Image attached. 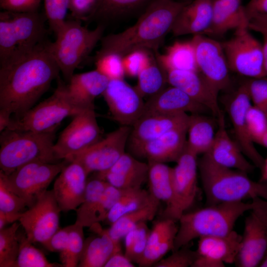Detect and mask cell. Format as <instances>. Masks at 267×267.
Instances as JSON below:
<instances>
[{
	"mask_svg": "<svg viewBox=\"0 0 267 267\" xmlns=\"http://www.w3.org/2000/svg\"><path fill=\"white\" fill-rule=\"evenodd\" d=\"M259 144H261L267 148V132L263 137Z\"/></svg>",
	"mask_w": 267,
	"mask_h": 267,
	"instance_id": "obj_61",
	"label": "cell"
},
{
	"mask_svg": "<svg viewBox=\"0 0 267 267\" xmlns=\"http://www.w3.org/2000/svg\"><path fill=\"white\" fill-rule=\"evenodd\" d=\"M20 223L15 222L0 230V267H14L17 258L20 239L18 230Z\"/></svg>",
	"mask_w": 267,
	"mask_h": 267,
	"instance_id": "obj_40",
	"label": "cell"
},
{
	"mask_svg": "<svg viewBox=\"0 0 267 267\" xmlns=\"http://www.w3.org/2000/svg\"><path fill=\"white\" fill-rule=\"evenodd\" d=\"M70 0H44V14L50 29L55 34L65 22Z\"/></svg>",
	"mask_w": 267,
	"mask_h": 267,
	"instance_id": "obj_46",
	"label": "cell"
},
{
	"mask_svg": "<svg viewBox=\"0 0 267 267\" xmlns=\"http://www.w3.org/2000/svg\"><path fill=\"white\" fill-rule=\"evenodd\" d=\"M149 165L131 154L125 153L108 170L97 178L121 189L141 188L147 181Z\"/></svg>",
	"mask_w": 267,
	"mask_h": 267,
	"instance_id": "obj_25",
	"label": "cell"
},
{
	"mask_svg": "<svg viewBox=\"0 0 267 267\" xmlns=\"http://www.w3.org/2000/svg\"><path fill=\"white\" fill-rule=\"evenodd\" d=\"M148 164L149 192L160 202L165 203L167 208L173 200L172 168L163 163Z\"/></svg>",
	"mask_w": 267,
	"mask_h": 267,
	"instance_id": "obj_36",
	"label": "cell"
},
{
	"mask_svg": "<svg viewBox=\"0 0 267 267\" xmlns=\"http://www.w3.org/2000/svg\"><path fill=\"white\" fill-rule=\"evenodd\" d=\"M125 189L116 188L108 183L102 194L95 216V223L103 222L108 213L119 199Z\"/></svg>",
	"mask_w": 267,
	"mask_h": 267,
	"instance_id": "obj_51",
	"label": "cell"
},
{
	"mask_svg": "<svg viewBox=\"0 0 267 267\" xmlns=\"http://www.w3.org/2000/svg\"><path fill=\"white\" fill-rule=\"evenodd\" d=\"M259 266L261 267H267V246L265 257Z\"/></svg>",
	"mask_w": 267,
	"mask_h": 267,
	"instance_id": "obj_62",
	"label": "cell"
},
{
	"mask_svg": "<svg viewBox=\"0 0 267 267\" xmlns=\"http://www.w3.org/2000/svg\"><path fill=\"white\" fill-rule=\"evenodd\" d=\"M187 113L143 114L131 127L128 144L130 152L173 130L187 126Z\"/></svg>",
	"mask_w": 267,
	"mask_h": 267,
	"instance_id": "obj_22",
	"label": "cell"
},
{
	"mask_svg": "<svg viewBox=\"0 0 267 267\" xmlns=\"http://www.w3.org/2000/svg\"><path fill=\"white\" fill-rule=\"evenodd\" d=\"M108 183L96 178L88 181L83 202L76 211L75 223L84 227H90L95 223V216L102 194Z\"/></svg>",
	"mask_w": 267,
	"mask_h": 267,
	"instance_id": "obj_37",
	"label": "cell"
},
{
	"mask_svg": "<svg viewBox=\"0 0 267 267\" xmlns=\"http://www.w3.org/2000/svg\"><path fill=\"white\" fill-rule=\"evenodd\" d=\"M252 105L245 82L226 98L224 107L233 127L236 142L243 153L260 170L265 158L254 145L248 132L246 115Z\"/></svg>",
	"mask_w": 267,
	"mask_h": 267,
	"instance_id": "obj_17",
	"label": "cell"
},
{
	"mask_svg": "<svg viewBox=\"0 0 267 267\" xmlns=\"http://www.w3.org/2000/svg\"><path fill=\"white\" fill-rule=\"evenodd\" d=\"M69 226L68 245L60 254V259L63 267H78L85 242L84 227L76 223Z\"/></svg>",
	"mask_w": 267,
	"mask_h": 267,
	"instance_id": "obj_43",
	"label": "cell"
},
{
	"mask_svg": "<svg viewBox=\"0 0 267 267\" xmlns=\"http://www.w3.org/2000/svg\"><path fill=\"white\" fill-rule=\"evenodd\" d=\"M156 59L165 72L169 70L199 71L191 40L176 41L163 54L155 53Z\"/></svg>",
	"mask_w": 267,
	"mask_h": 267,
	"instance_id": "obj_33",
	"label": "cell"
},
{
	"mask_svg": "<svg viewBox=\"0 0 267 267\" xmlns=\"http://www.w3.org/2000/svg\"><path fill=\"white\" fill-rule=\"evenodd\" d=\"M188 245L173 251L171 255L166 258H163L153 267H192L196 259L197 253L196 251L190 249Z\"/></svg>",
	"mask_w": 267,
	"mask_h": 267,
	"instance_id": "obj_49",
	"label": "cell"
},
{
	"mask_svg": "<svg viewBox=\"0 0 267 267\" xmlns=\"http://www.w3.org/2000/svg\"><path fill=\"white\" fill-rule=\"evenodd\" d=\"M89 228L97 235L89 236L85 240L78 267H104L114 252L121 249L120 242H114L107 229L102 228L99 222L94 223Z\"/></svg>",
	"mask_w": 267,
	"mask_h": 267,
	"instance_id": "obj_30",
	"label": "cell"
},
{
	"mask_svg": "<svg viewBox=\"0 0 267 267\" xmlns=\"http://www.w3.org/2000/svg\"><path fill=\"white\" fill-rule=\"evenodd\" d=\"M156 0H99L92 20L109 21L134 15L139 16Z\"/></svg>",
	"mask_w": 267,
	"mask_h": 267,
	"instance_id": "obj_35",
	"label": "cell"
},
{
	"mask_svg": "<svg viewBox=\"0 0 267 267\" xmlns=\"http://www.w3.org/2000/svg\"><path fill=\"white\" fill-rule=\"evenodd\" d=\"M178 228L176 222L171 219L161 218L155 221L138 266H153L169 252L173 251Z\"/></svg>",
	"mask_w": 267,
	"mask_h": 267,
	"instance_id": "obj_27",
	"label": "cell"
},
{
	"mask_svg": "<svg viewBox=\"0 0 267 267\" xmlns=\"http://www.w3.org/2000/svg\"><path fill=\"white\" fill-rule=\"evenodd\" d=\"M105 26L100 24L93 29L82 21L66 20L55 34L54 42H47L48 51L60 72L68 82L75 70L89 56L103 37Z\"/></svg>",
	"mask_w": 267,
	"mask_h": 267,
	"instance_id": "obj_6",
	"label": "cell"
},
{
	"mask_svg": "<svg viewBox=\"0 0 267 267\" xmlns=\"http://www.w3.org/2000/svg\"><path fill=\"white\" fill-rule=\"evenodd\" d=\"M187 134V149L196 156L204 154L210 149L215 138L214 121L203 114H190Z\"/></svg>",
	"mask_w": 267,
	"mask_h": 267,
	"instance_id": "obj_32",
	"label": "cell"
},
{
	"mask_svg": "<svg viewBox=\"0 0 267 267\" xmlns=\"http://www.w3.org/2000/svg\"><path fill=\"white\" fill-rule=\"evenodd\" d=\"M210 112L179 89L165 87L145 102L143 114L152 113L205 114Z\"/></svg>",
	"mask_w": 267,
	"mask_h": 267,
	"instance_id": "obj_26",
	"label": "cell"
},
{
	"mask_svg": "<svg viewBox=\"0 0 267 267\" xmlns=\"http://www.w3.org/2000/svg\"><path fill=\"white\" fill-rule=\"evenodd\" d=\"M95 69L109 80L124 79L123 56L113 52L97 51L94 56Z\"/></svg>",
	"mask_w": 267,
	"mask_h": 267,
	"instance_id": "obj_44",
	"label": "cell"
},
{
	"mask_svg": "<svg viewBox=\"0 0 267 267\" xmlns=\"http://www.w3.org/2000/svg\"><path fill=\"white\" fill-rule=\"evenodd\" d=\"M26 208L28 207L25 201L0 180V212L5 215L8 223L19 221Z\"/></svg>",
	"mask_w": 267,
	"mask_h": 267,
	"instance_id": "obj_45",
	"label": "cell"
},
{
	"mask_svg": "<svg viewBox=\"0 0 267 267\" xmlns=\"http://www.w3.org/2000/svg\"><path fill=\"white\" fill-rule=\"evenodd\" d=\"M69 225L59 228L42 244L49 251L61 254L67 248L69 240Z\"/></svg>",
	"mask_w": 267,
	"mask_h": 267,
	"instance_id": "obj_54",
	"label": "cell"
},
{
	"mask_svg": "<svg viewBox=\"0 0 267 267\" xmlns=\"http://www.w3.org/2000/svg\"><path fill=\"white\" fill-rule=\"evenodd\" d=\"M187 126L170 131L131 151L138 159L150 163L176 162L186 146Z\"/></svg>",
	"mask_w": 267,
	"mask_h": 267,
	"instance_id": "obj_23",
	"label": "cell"
},
{
	"mask_svg": "<svg viewBox=\"0 0 267 267\" xmlns=\"http://www.w3.org/2000/svg\"><path fill=\"white\" fill-rule=\"evenodd\" d=\"M246 23L241 0H213L211 24L203 34L221 37Z\"/></svg>",
	"mask_w": 267,
	"mask_h": 267,
	"instance_id": "obj_31",
	"label": "cell"
},
{
	"mask_svg": "<svg viewBox=\"0 0 267 267\" xmlns=\"http://www.w3.org/2000/svg\"><path fill=\"white\" fill-rule=\"evenodd\" d=\"M197 157L186 146L176 166L172 168L173 200L162 212L161 218L178 222L195 202L198 192Z\"/></svg>",
	"mask_w": 267,
	"mask_h": 267,
	"instance_id": "obj_11",
	"label": "cell"
},
{
	"mask_svg": "<svg viewBox=\"0 0 267 267\" xmlns=\"http://www.w3.org/2000/svg\"><path fill=\"white\" fill-rule=\"evenodd\" d=\"M160 204V202L155 198L147 205L122 216L107 229L109 235L114 242H120L136 226L153 220L157 215Z\"/></svg>",
	"mask_w": 267,
	"mask_h": 267,
	"instance_id": "obj_34",
	"label": "cell"
},
{
	"mask_svg": "<svg viewBox=\"0 0 267 267\" xmlns=\"http://www.w3.org/2000/svg\"><path fill=\"white\" fill-rule=\"evenodd\" d=\"M134 87L143 98L155 95L165 88L167 83L166 74L158 62L154 53L137 77Z\"/></svg>",
	"mask_w": 267,
	"mask_h": 267,
	"instance_id": "obj_39",
	"label": "cell"
},
{
	"mask_svg": "<svg viewBox=\"0 0 267 267\" xmlns=\"http://www.w3.org/2000/svg\"><path fill=\"white\" fill-rule=\"evenodd\" d=\"M109 79L97 70L74 74L66 85L71 99L84 108H94V101L102 95Z\"/></svg>",
	"mask_w": 267,
	"mask_h": 267,
	"instance_id": "obj_29",
	"label": "cell"
},
{
	"mask_svg": "<svg viewBox=\"0 0 267 267\" xmlns=\"http://www.w3.org/2000/svg\"><path fill=\"white\" fill-rule=\"evenodd\" d=\"M42 0H0L2 10L17 12L38 11Z\"/></svg>",
	"mask_w": 267,
	"mask_h": 267,
	"instance_id": "obj_53",
	"label": "cell"
},
{
	"mask_svg": "<svg viewBox=\"0 0 267 267\" xmlns=\"http://www.w3.org/2000/svg\"><path fill=\"white\" fill-rule=\"evenodd\" d=\"M167 83L186 93L196 102L207 107L218 118L222 112L218 102V92L199 71H166Z\"/></svg>",
	"mask_w": 267,
	"mask_h": 267,
	"instance_id": "obj_21",
	"label": "cell"
},
{
	"mask_svg": "<svg viewBox=\"0 0 267 267\" xmlns=\"http://www.w3.org/2000/svg\"><path fill=\"white\" fill-rule=\"evenodd\" d=\"M244 82L252 105L267 114V76L249 78Z\"/></svg>",
	"mask_w": 267,
	"mask_h": 267,
	"instance_id": "obj_50",
	"label": "cell"
},
{
	"mask_svg": "<svg viewBox=\"0 0 267 267\" xmlns=\"http://www.w3.org/2000/svg\"><path fill=\"white\" fill-rule=\"evenodd\" d=\"M88 175L78 162L66 161L52 189L61 211L76 210L83 202Z\"/></svg>",
	"mask_w": 267,
	"mask_h": 267,
	"instance_id": "obj_20",
	"label": "cell"
},
{
	"mask_svg": "<svg viewBox=\"0 0 267 267\" xmlns=\"http://www.w3.org/2000/svg\"><path fill=\"white\" fill-rule=\"evenodd\" d=\"M246 120L251 139L254 143L260 144L267 132V114L252 104L247 111Z\"/></svg>",
	"mask_w": 267,
	"mask_h": 267,
	"instance_id": "obj_47",
	"label": "cell"
},
{
	"mask_svg": "<svg viewBox=\"0 0 267 267\" xmlns=\"http://www.w3.org/2000/svg\"><path fill=\"white\" fill-rule=\"evenodd\" d=\"M244 24L229 40L222 43L230 71L248 78L266 77L261 44Z\"/></svg>",
	"mask_w": 267,
	"mask_h": 267,
	"instance_id": "obj_10",
	"label": "cell"
},
{
	"mask_svg": "<svg viewBox=\"0 0 267 267\" xmlns=\"http://www.w3.org/2000/svg\"><path fill=\"white\" fill-rule=\"evenodd\" d=\"M55 133L10 129L1 132L0 171L9 175L31 162L58 163L53 150Z\"/></svg>",
	"mask_w": 267,
	"mask_h": 267,
	"instance_id": "obj_7",
	"label": "cell"
},
{
	"mask_svg": "<svg viewBox=\"0 0 267 267\" xmlns=\"http://www.w3.org/2000/svg\"><path fill=\"white\" fill-rule=\"evenodd\" d=\"M8 223V222L5 215L0 212V230L5 228V226Z\"/></svg>",
	"mask_w": 267,
	"mask_h": 267,
	"instance_id": "obj_60",
	"label": "cell"
},
{
	"mask_svg": "<svg viewBox=\"0 0 267 267\" xmlns=\"http://www.w3.org/2000/svg\"><path fill=\"white\" fill-rule=\"evenodd\" d=\"M218 129L213 144L207 154L216 163L247 174L255 166L244 156L236 142L229 136L225 124L223 113L217 118Z\"/></svg>",
	"mask_w": 267,
	"mask_h": 267,
	"instance_id": "obj_24",
	"label": "cell"
},
{
	"mask_svg": "<svg viewBox=\"0 0 267 267\" xmlns=\"http://www.w3.org/2000/svg\"><path fill=\"white\" fill-rule=\"evenodd\" d=\"M243 8L248 23L254 17L267 15V0H250Z\"/></svg>",
	"mask_w": 267,
	"mask_h": 267,
	"instance_id": "obj_56",
	"label": "cell"
},
{
	"mask_svg": "<svg viewBox=\"0 0 267 267\" xmlns=\"http://www.w3.org/2000/svg\"><path fill=\"white\" fill-rule=\"evenodd\" d=\"M261 177L260 181L267 185V157L265 158L264 163L261 169Z\"/></svg>",
	"mask_w": 267,
	"mask_h": 267,
	"instance_id": "obj_59",
	"label": "cell"
},
{
	"mask_svg": "<svg viewBox=\"0 0 267 267\" xmlns=\"http://www.w3.org/2000/svg\"><path fill=\"white\" fill-rule=\"evenodd\" d=\"M254 205L246 217L240 249L235 264L239 267L259 266L267 246V200L253 199Z\"/></svg>",
	"mask_w": 267,
	"mask_h": 267,
	"instance_id": "obj_12",
	"label": "cell"
},
{
	"mask_svg": "<svg viewBox=\"0 0 267 267\" xmlns=\"http://www.w3.org/2000/svg\"><path fill=\"white\" fill-rule=\"evenodd\" d=\"M191 40L199 71L218 92L228 89L230 70L222 44L203 34L194 35Z\"/></svg>",
	"mask_w": 267,
	"mask_h": 267,
	"instance_id": "obj_16",
	"label": "cell"
},
{
	"mask_svg": "<svg viewBox=\"0 0 267 267\" xmlns=\"http://www.w3.org/2000/svg\"><path fill=\"white\" fill-rule=\"evenodd\" d=\"M99 0H70L69 11L71 19L90 21L95 13Z\"/></svg>",
	"mask_w": 267,
	"mask_h": 267,
	"instance_id": "obj_52",
	"label": "cell"
},
{
	"mask_svg": "<svg viewBox=\"0 0 267 267\" xmlns=\"http://www.w3.org/2000/svg\"><path fill=\"white\" fill-rule=\"evenodd\" d=\"M150 229L143 222L129 231L125 239V255L134 264L141 260L146 247Z\"/></svg>",
	"mask_w": 267,
	"mask_h": 267,
	"instance_id": "obj_42",
	"label": "cell"
},
{
	"mask_svg": "<svg viewBox=\"0 0 267 267\" xmlns=\"http://www.w3.org/2000/svg\"><path fill=\"white\" fill-rule=\"evenodd\" d=\"M254 205L253 200L250 203H223L184 213L178 221L179 225L173 251L197 238L228 234L233 230L239 218L250 211Z\"/></svg>",
	"mask_w": 267,
	"mask_h": 267,
	"instance_id": "obj_5",
	"label": "cell"
},
{
	"mask_svg": "<svg viewBox=\"0 0 267 267\" xmlns=\"http://www.w3.org/2000/svg\"><path fill=\"white\" fill-rule=\"evenodd\" d=\"M11 115L4 111L0 110V132L7 129L9 125Z\"/></svg>",
	"mask_w": 267,
	"mask_h": 267,
	"instance_id": "obj_58",
	"label": "cell"
},
{
	"mask_svg": "<svg viewBox=\"0 0 267 267\" xmlns=\"http://www.w3.org/2000/svg\"><path fill=\"white\" fill-rule=\"evenodd\" d=\"M197 164L207 206L257 198L267 200V185L252 180L247 173L222 166L206 153Z\"/></svg>",
	"mask_w": 267,
	"mask_h": 267,
	"instance_id": "obj_3",
	"label": "cell"
},
{
	"mask_svg": "<svg viewBox=\"0 0 267 267\" xmlns=\"http://www.w3.org/2000/svg\"><path fill=\"white\" fill-rule=\"evenodd\" d=\"M131 127L121 126L83 151L66 158L80 163L88 175L110 169L125 153Z\"/></svg>",
	"mask_w": 267,
	"mask_h": 267,
	"instance_id": "obj_13",
	"label": "cell"
},
{
	"mask_svg": "<svg viewBox=\"0 0 267 267\" xmlns=\"http://www.w3.org/2000/svg\"><path fill=\"white\" fill-rule=\"evenodd\" d=\"M249 29L260 33L263 36L262 48L264 67L267 76V15L254 17L248 21Z\"/></svg>",
	"mask_w": 267,
	"mask_h": 267,
	"instance_id": "obj_55",
	"label": "cell"
},
{
	"mask_svg": "<svg viewBox=\"0 0 267 267\" xmlns=\"http://www.w3.org/2000/svg\"><path fill=\"white\" fill-rule=\"evenodd\" d=\"M46 44L14 63L0 66V110L11 115L27 111L59 77Z\"/></svg>",
	"mask_w": 267,
	"mask_h": 267,
	"instance_id": "obj_1",
	"label": "cell"
},
{
	"mask_svg": "<svg viewBox=\"0 0 267 267\" xmlns=\"http://www.w3.org/2000/svg\"><path fill=\"white\" fill-rule=\"evenodd\" d=\"M102 95L113 119L121 126H133L143 114V98L124 79L109 80Z\"/></svg>",
	"mask_w": 267,
	"mask_h": 267,
	"instance_id": "obj_18",
	"label": "cell"
},
{
	"mask_svg": "<svg viewBox=\"0 0 267 267\" xmlns=\"http://www.w3.org/2000/svg\"><path fill=\"white\" fill-rule=\"evenodd\" d=\"M20 247L14 267H59L62 264L52 263L43 252L27 239L25 233L19 234Z\"/></svg>",
	"mask_w": 267,
	"mask_h": 267,
	"instance_id": "obj_41",
	"label": "cell"
},
{
	"mask_svg": "<svg viewBox=\"0 0 267 267\" xmlns=\"http://www.w3.org/2000/svg\"><path fill=\"white\" fill-rule=\"evenodd\" d=\"M47 21L39 11L0 12V66L14 63L46 42Z\"/></svg>",
	"mask_w": 267,
	"mask_h": 267,
	"instance_id": "obj_4",
	"label": "cell"
},
{
	"mask_svg": "<svg viewBox=\"0 0 267 267\" xmlns=\"http://www.w3.org/2000/svg\"><path fill=\"white\" fill-rule=\"evenodd\" d=\"M154 53L148 50L136 49L123 55V62L125 75L130 77H137Z\"/></svg>",
	"mask_w": 267,
	"mask_h": 267,
	"instance_id": "obj_48",
	"label": "cell"
},
{
	"mask_svg": "<svg viewBox=\"0 0 267 267\" xmlns=\"http://www.w3.org/2000/svg\"><path fill=\"white\" fill-rule=\"evenodd\" d=\"M61 209L53 190L46 191L19 219L28 240L43 244L59 228Z\"/></svg>",
	"mask_w": 267,
	"mask_h": 267,
	"instance_id": "obj_14",
	"label": "cell"
},
{
	"mask_svg": "<svg viewBox=\"0 0 267 267\" xmlns=\"http://www.w3.org/2000/svg\"><path fill=\"white\" fill-rule=\"evenodd\" d=\"M85 109L71 99L66 85L59 77L57 88L52 94L22 114L11 117L6 129L40 133L55 132L64 119L74 117Z\"/></svg>",
	"mask_w": 267,
	"mask_h": 267,
	"instance_id": "obj_8",
	"label": "cell"
},
{
	"mask_svg": "<svg viewBox=\"0 0 267 267\" xmlns=\"http://www.w3.org/2000/svg\"><path fill=\"white\" fill-rule=\"evenodd\" d=\"M100 134L94 108L85 109L73 117L54 143L57 158L64 160L83 151L99 140Z\"/></svg>",
	"mask_w": 267,
	"mask_h": 267,
	"instance_id": "obj_15",
	"label": "cell"
},
{
	"mask_svg": "<svg viewBox=\"0 0 267 267\" xmlns=\"http://www.w3.org/2000/svg\"><path fill=\"white\" fill-rule=\"evenodd\" d=\"M66 163L33 162L25 164L9 175L0 171V180L14 193L22 198L28 208L34 205L46 191L53 179Z\"/></svg>",
	"mask_w": 267,
	"mask_h": 267,
	"instance_id": "obj_9",
	"label": "cell"
},
{
	"mask_svg": "<svg viewBox=\"0 0 267 267\" xmlns=\"http://www.w3.org/2000/svg\"><path fill=\"white\" fill-rule=\"evenodd\" d=\"M154 199L142 187L125 189L104 221L111 225L122 216L147 205Z\"/></svg>",
	"mask_w": 267,
	"mask_h": 267,
	"instance_id": "obj_38",
	"label": "cell"
},
{
	"mask_svg": "<svg viewBox=\"0 0 267 267\" xmlns=\"http://www.w3.org/2000/svg\"><path fill=\"white\" fill-rule=\"evenodd\" d=\"M190 1L155 0L138 16L133 25L121 32L103 37L98 51L122 56L136 49L157 53L179 13Z\"/></svg>",
	"mask_w": 267,
	"mask_h": 267,
	"instance_id": "obj_2",
	"label": "cell"
},
{
	"mask_svg": "<svg viewBox=\"0 0 267 267\" xmlns=\"http://www.w3.org/2000/svg\"><path fill=\"white\" fill-rule=\"evenodd\" d=\"M242 236L234 230L223 236H206L199 238L197 258L192 267H224L234 263Z\"/></svg>",
	"mask_w": 267,
	"mask_h": 267,
	"instance_id": "obj_19",
	"label": "cell"
},
{
	"mask_svg": "<svg viewBox=\"0 0 267 267\" xmlns=\"http://www.w3.org/2000/svg\"><path fill=\"white\" fill-rule=\"evenodd\" d=\"M134 264L128 259L122 249L116 250L109 258L104 267H134Z\"/></svg>",
	"mask_w": 267,
	"mask_h": 267,
	"instance_id": "obj_57",
	"label": "cell"
},
{
	"mask_svg": "<svg viewBox=\"0 0 267 267\" xmlns=\"http://www.w3.org/2000/svg\"><path fill=\"white\" fill-rule=\"evenodd\" d=\"M213 0H194L185 5L178 15L171 32L175 36L203 34L210 27Z\"/></svg>",
	"mask_w": 267,
	"mask_h": 267,
	"instance_id": "obj_28",
	"label": "cell"
}]
</instances>
